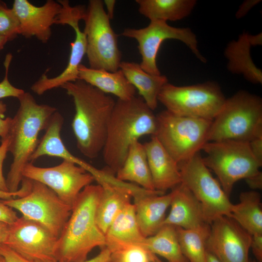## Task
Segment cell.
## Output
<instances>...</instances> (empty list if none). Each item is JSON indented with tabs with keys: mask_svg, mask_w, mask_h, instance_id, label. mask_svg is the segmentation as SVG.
Instances as JSON below:
<instances>
[{
	"mask_svg": "<svg viewBox=\"0 0 262 262\" xmlns=\"http://www.w3.org/2000/svg\"><path fill=\"white\" fill-rule=\"evenodd\" d=\"M226 99L219 85L210 81L182 86L167 82L158 97V101L173 114L211 121Z\"/></svg>",
	"mask_w": 262,
	"mask_h": 262,
	"instance_id": "ba28073f",
	"label": "cell"
},
{
	"mask_svg": "<svg viewBox=\"0 0 262 262\" xmlns=\"http://www.w3.org/2000/svg\"><path fill=\"white\" fill-rule=\"evenodd\" d=\"M9 225L0 222V244L3 243L7 235Z\"/></svg>",
	"mask_w": 262,
	"mask_h": 262,
	"instance_id": "bcb514c9",
	"label": "cell"
},
{
	"mask_svg": "<svg viewBox=\"0 0 262 262\" xmlns=\"http://www.w3.org/2000/svg\"><path fill=\"white\" fill-rule=\"evenodd\" d=\"M121 35L137 41L142 58L140 65L145 71L153 75H161L156 58L161 45L167 39H176L183 42L200 61L206 62L198 49L196 34L189 28L175 27L166 21L153 20L145 28L125 29Z\"/></svg>",
	"mask_w": 262,
	"mask_h": 262,
	"instance_id": "7c38bea8",
	"label": "cell"
},
{
	"mask_svg": "<svg viewBox=\"0 0 262 262\" xmlns=\"http://www.w3.org/2000/svg\"><path fill=\"white\" fill-rule=\"evenodd\" d=\"M115 176L120 181L134 182L146 190H155L145 147L139 141L131 145L122 165Z\"/></svg>",
	"mask_w": 262,
	"mask_h": 262,
	"instance_id": "4316f807",
	"label": "cell"
},
{
	"mask_svg": "<svg viewBox=\"0 0 262 262\" xmlns=\"http://www.w3.org/2000/svg\"><path fill=\"white\" fill-rule=\"evenodd\" d=\"M251 241V235L234 219L222 216L211 224L206 247L220 262H250Z\"/></svg>",
	"mask_w": 262,
	"mask_h": 262,
	"instance_id": "2e32d148",
	"label": "cell"
},
{
	"mask_svg": "<svg viewBox=\"0 0 262 262\" xmlns=\"http://www.w3.org/2000/svg\"><path fill=\"white\" fill-rule=\"evenodd\" d=\"M150 262H164L161 260L156 255L150 253Z\"/></svg>",
	"mask_w": 262,
	"mask_h": 262,
	"instance_id": "681fc988",
	"label": "cell"
},
{
	"mask_svg": "<svg viewBox=\"0 0 262 262\" xmlns=\"http://www.w3.org/2000/svg\"><path fill=\"white\" fill-rule=\"evenodd\" d=\"M125 77L152 111L158 105V97L162 87L168 82L165 75H153L145 71L140 64L121 61L119 66Z\"/></svg>",
	"mask_w": 262,
	"mask_h": 262,
	"instance_id": "484cf974",
	"label": "cell"
},
{
	"mask_svg": "<svg viewBox=\"0 0 262 262\" xmlns=\"http://www.w3.org/2000/svg\"><path fill=\"white\" fill-rule=\"evenodd\" d=\"M178 166L181 183L199 202L210 224L219 217L230 216L233 204L204 164L199 152Z\"/></svg>",
	"mask_w": 262,
	"mask_h": 262,
	"instance_id": "30bf717a",
	"label": "cell"
},
{
	"mask_svg": "<svg viewBox=\"0 0 262 262\" xmlns=\"http://www.w3.org/2000/svg\"><path fill=\"white\" fill-rule=\"evenodd\" d=\"M257 262H262V234L251 235L250 247Z\"/></svg>",
	"mask_w": 262,
	"mask_h": 262,
	"instance_id": "ab89813d",
	"label": "cell"
},
{
	"mask_svg": "<svg viewBox=\"0 0 262 262\" xmlns=\"http://www.w3.org/2000/svg\"><path fill=\"white\" fill-rule=\"evenodd\" d=\"M262 136V100L240 91L226 101L212 121L208 142L234 140L249 142Z\"/></svg>",
	"mask_w": 262,
	"mask_h": 262,
	"instance_id": "5b68a950",
	"label": "cell"
},
{
	"mask_svg": "<svg viewBox=\"0 0 262 262\" xmlns=\"http://www.w3.org/2000/svg\"><path fill=\"white\" fill-rule=\"evenodd\" d=\"M112 259L117 262H150V252L137 245H127L112 250Z\"/></svg>",
	"mask_w": 262,
	"mask_h": 262,
	"instance_id": "1f68e13d",
	"label": "cell"
},
{
	"mask_svg": "<svg viewBox=\"0 0 262 262\" xmlns=\"http://www.w3.org/2000/svg\"><path fill=\"white\" fill-rule=\"evenodd\" d=\"M1 200L5 205L20 212L24 217L45 227L57 238L72 211V207L52 190L34 180H32L31 188L25 196Z\"/></svg>",
	"mask_w": 262,
	"mask_h": 262,
	"instance_id": "8fae6325",
	"label": "cell"
},
{
	"mask_svg": "<svg viewBox=\"0 0 262 262\" xmlns=\"http://www.w3.org/2000/svg\"><path fill=\"white\" fill-rule=\"evenodd\" d=\"M102 191L98 184L87 185L80 192L58 238V262H82L94 248L106 246L105 235L96 221Z\"/></svg>",
	"mask_w": 262,
	"mask_h": 262,
	"instance_id": "277c9868",
	"label": "cell"
},
{
	"mask_svg": "<svg viewBox=\"0 0 262 262\" xmlns=\"http://www.w3.org/2000/svg\"><path fill=\"white\" fill-rule=\"evenodd\" d=\"M112 262H117L116 261L112 259Z\"/></svg>",
	"mask_w": 262,
	"mask_h": 262,
	"instance_id": "816d5d0a",
	"label": "cell"
},
{
	"mask_svg": "<svg viewBox=\"0 0 262 262\" xmlns=\"http://www.w3.org/2000/svg\"><path fill=\"white\" fill-rule=\"evenodd\" d=\"M20 23L12 8L0 0V36L12 41L19 34Z\"/></svg>",
	"mask_w": 262,
	"mask_h": 262,
	"instance_id": "d6a6232c",
	"label": "cell"
},
{
	"mask_svg": "<svg viewBox=\"0 0 262 262\" xmlns=\"http://www.w3.org/2000/svg\"><path fill=\"white\" fill-rule=\"evenodd\" d=\"M6 111V104L0 100V137L1 139L7 137L12 122L11 117L5 118V113Z\"/></svg>",
	"mask_w": 262,
	"mask_h": 262,
	"instance_id": "74e56055",
	"label": "cell"
},
{
	"mask_svg": "<svg viewBox=\"0 0 262 262\" xmlns=\"http://www.w3.org/2000/svg\"><path fill=\"white\" fill-rule=\"evenodd\" d=\"M61 87L73 99L75 113L71 126L77 147L83 156L95 159L102 151L115 101L80 79Z\"/></svg>",
	"mask_w": 262,
	"mask_h": 262,
	"instance_id": "6da1fadb",
	"label": "cell"
},
{
	"mask_svg": "<svg viewBox=\"0 0 262 262\" xmlns=\"http://www.w3.org/2000/svg\"><path fill=\"white\" fill-rule=\"evenodd\" d=\"M0 255L5 262H41L28 259L3 243L0 244Z\"/></svg>",
	"mask_w": 262,
	"mask_h": 262,
	"instance_id": "e575fe53",
	"label": "cell"
},
{
	"mask_svg": "<svg viewBox=\"0 0 262 262\" xmlns=\"http://www.w3.org/2000/svg\"><path fill=\"white\" fill-rule=\"evenodd\" d=\"M18 218V217L13 209L5 205L0 200V222L11 225Z\"/></svg>",
	"mask_w": 262,
	"mask_h": 262,
	"instance_id": "f35d334b",
	"label": "cell"
},
{
	"mask_svg": "<svg viewBox=\"0 0 262 262\" xmlns=\"http://www.w3.org/2000/svg\"><path fill=\"white\" fill-rule=\"evenodd\" d=\"M58 240L45 227L22 216L9 225L3 244L28 259L58 262Z\"/></svg>",
	"mask_w": 262,
	"mask_h": 262,
	"instance_id": "9a60e30c",
	"label": "cell"
},
{
	"mask_svg": "<svg viewBox=\"0 0 262 262\" xmlns=\"http://www.w3.org/2000/svg\"><path fill=\"white\" fill-rule=\"evenodd\" d=\"M248 143L252 154L262 164V136L253 138Z\"/></svg>",
	"mask_w": 262,
	"mask_h": 262,
	"instance_id": "60d3db41",
	"label": "cell"
},
{
	"mask_svg": "<svg viewBox=\"0 0 262 262\" xmlns=\"http://www.w3.org/2000/svg\"><path fill=\"white\" fill-rule=\"evenodd\" d=\"M12 57L11 53H8L4 62L5 75L3 80L0 82V99L7 97L18 98L25 92L23 89L13 86L8 80V71Z\"/></svg>",
	"mask_w": 262,
	"mask_h": 262,
	"instance_id": "836d02e7",
	"label": "cell"
},
{
	"mask_svg": "<svg viewBox=\"0 0 262 262\" xmlns=\"http://www.w3.org/2000/svg\"><path fill=\"white\" fill-rule=\"evenodd\" d=\"M9 139L8 137L1 139L0 145V190L9 192L7 188L6 179L3 174V164L8 152Z\"/></svg>",
	"mask_w": 262,
	"mask_h": 262,
	"instance_id": "d590c367",
	"label": "cell"
},
{
	"mask_svg": "<svg viewBox=\"0 0 262 262\" xmlns=\"http://www.w3.org/2000/svg\"><path fill=\"white\" fill-rule=\"evenodd\" d=\"M262 33L252 35L244 33L237 40L230 42L224 51L228 70L233 74H242L253 83L262 84V71L256 67L250 56L251 47L262 45Z\"/></svg>",
	"mask_w": 262,
	"mask_h": 262,
	"instance_id": "603a6c76",
	"label": "cell"
},
{
	"mask_svg": "<svg viewBox=\"0 0 262 262\" xmlns=\"http://www.w3.org/2000/svg\"><path fill=\"white\" fill-rule=\"evenodd\" d=\"M22 176L46 185L72 208L82 189L95 180L83 168L66 160L49 167L29 163L23 169Z\"/></svg>",
	"mask_w": 262,
	"mask_h": 262,
	"instance_id": "5bb4252c",
	"label": "cell"
},
{
	"mask_svg": "<svg viewBox=\"0 0 262 262\" xmlns=\"http://www.w3.org/2000/svg\"><path fill=\"white\" fill-rule=\"evenodd\" d=\"M78 77L107 94L115 96L119 99L128 100L135 96L136 89L120 69L111 72L93 69L81 64L78 68Z\"/></svg>",
	"mask_w": 262,
	"mask_h": 262,
	"instance_id": "cb8c5ba5",
	"label": "cell"
},
{
	"mask_svg": "<svg viewBox=\"0 0 262 262\" xmlns=\"http://www.w3.org/2000/svg\"><path fill=\"white\" fill-rule=\"evenodd\" d=\"M205 165L218 178L223 191L229 197L234 185L260 171L262 164L252 154L248 142L234 140L208 142L202 149Z\"/></svg>",
	"mask_w": 262,
	"mask_h": 262,
	"instance_id": "52a82bcc",
	"label": "cell"
},
{
	"mask_svg": "<svg viewBox=\"0 0 262 262\" xmlns=\"http://www.w3.org/2000/svg\"><path fill=\"white\" fill-rule=\"evenodd\" d=\"M62 115L56 111L51 116L46 129V132L39 141L38 146L30 159L33 162L43 156L56 157L75 164L91 174L95 180L101 175V170L98 169L86 162L75 156L66 148L61 137V131L64 123Z\"/></svg>",
	"mask_w": 262,
	"mask_h": 262,
	"instance_id": "7402d4cb",
	"label": "cell"
},
{
	"mask_svg": "<svg viewBox=\"0 0 262 262\" xmlns=\"http://www.w3.org/2000/svg\"><path fill=\"white\" fill-rule=\"evenodd\" d=\"M21 187L15 192H5L0 190V198L2 200H8L21 197L27 194L31 187V181L26 179H24L21 183Z\"/></svg>",
	"mask_w": 262,
	"mask_h": 262,
	"instance_id": "8d00e7d4",
	"label": "cell"
},
{
	"mask_svg": "<svg viewBox=\"0 0 262 262\" xmlns=\"http://www.w3.org/2000/svg\"><path fill=\"white\" fill-rule=\"evenodd\" d=\"M102 188L96 212V221L105 234L111 224L131 198L146 189L129 182L118 180L111 174L98 183Z\"/></svg>",
	"mask_w": 262,
	"mask_h": 262,
	"instance_id": "ac0fdd59",
	"label": "cell"
},
{
	"mask_svg": "<svg viewBox=\"0 0 262 262\" xmlns=\"http://www.w3.org/2000/svg\"><path fill=\"white\" fill-rule=\"evenodd\" d=\"M0 262H5L4 258L0 255Z\"/></svg>",
	"mask_w": 262,
	"mask_h": 262,
	"instance_id": "f907efd6",
	"label": "cell"
},
{
	"mask_svg": "<svg viewBox=\"0 0 262 262\" xmlns=\"http://www.w3.org/2000/svg\"><path fill=\"white\" fill-rule=\"evenodd\" d=\"M140 14L150 21H175L188 16L194 8L195 0H136Z\"/></svg>",
	"mask_w": 262,
	"mask_h": 262,
	"instance_id": "83f0119b",
	"label": "cell"
},
{
	"mask_svg": "<svg viewBox=\"0 0 262 262\" xmlns=\"http://www.w3.org/2000/svg\"><path fill=\"white\" fill-rule=\"evenodd\" d=\"M257 262L256 260H254V261H251V262Z\"/></svg>",
	"mask_w": 262,
	"mask_h": 262,
	"instance_id": "f5cc1de1",
	"label": "cell"
},
{
	"mask_svg": "<svg viewBox=\"0 0 262 262\" xmlns=\"http://www.w3.org/2000/svg\"><path fill=\"white\" fill-rule=\"evenodd\" d=\"M251 235L262 234V206L256 191L240 194L239 202L233 204L230 216Z\"/></svg>",
	"mask_w": 262,
	"mask_h": 262,
	"instance_id": "f1b7e54d",
	"label": "cell"
},
{
	"mask_svg": "<svg viewBox=\"0 0 262 262\" xmlns=\"http://www.w3.org/2000/svg\"><path fill=\"white\" fill-rule=\"evenodd\" d=\"M8 41H9L6 38L0 36V51L3 49L4 46Z\"/></svg>",
	"mask_w": 262,
	"mask_h": 262,
	"instance_id": "c3c4849f",
	"label": "cell"
},
{
	"mask_svg": "<svg viewBox=\"0 0 262 262\" xmlns=\"http://www.w3.org/2000/svg\"><path fill=\"white\" fill-rule=\"evenodd\" d=\"M169 214L164 225H170L186 229L208 228V221L203 208L191 192L181 183L174 189Z\"/></svg>",
	"mask_w": 262,
	"mask_h": 262,
	"instance_id": "ffe728a7",
	"label": "cell"
},
{
	"mask_svg": "<svg viewBox=\"0 0 262 262\" xmlns=\"http://www.w3.org/2000/svg\"><path fill=\"white\" fill-rule=\"evenodd\" d=\"M206 262H220L218 260L211 252L207 250Z\"/></svg>",
	"mask_w": 262,
	"mask_h": 262,
	"instance_id": "7dc6e473",
	"label": "cell"
},
{
	"mask_svg": "<svg viewBox=\"0 0 262 262\" xmlns=\"http://www.w3.org/2000/svg\"><path fill=\"white\" fill-rule=\"evenodd\" d=\"M12 8L20 23L19 34L27 38L34 36L46 43L51 37V26L55 24L62 6L54 0H48L41 6L27 0H15Z\"/></svg>",
	"mask_w": 262,
	"mask_h": 262,
	"instance_id": "e0dca14e",
	"label": "cell"
},
{
	"mask_svg": "<svg viewBox=\"0 0 262 262\" xmlns=\"http://www.w3.org/2000/svg\"><path fill=\"white\" fill-rule=\"evenodd\" d=\"M61 5L60 13L56 18L55 24L67 25L75 32V39L70 44L71 49L66 67L59 75L49 78L46 72L31 87L32 91L38 95L54 88L61 87L64 84L79 79L78 68L86 52V35L79 27V21L82 20L86 7L78 5L72 6L67 0H57Z\"/></svg>",
	"mask_w": 262,
	"mask_h": 262,
	"instance_id": "4fadbf2b",
	"label": "cell"
},
{
	"mask_svg": "<svg viewBox=\"0 0 262 262\" xmlns=\"http://www.w3.org/2000/svg\"><path fill=\"white\" fill-rule=\"evenodd\" d=\"M174 193V189L167 194L146 190L133 196L136 220L145 238L154 235L164 225Z\"/></svg>",
	"mask_w": 262,
	"mask_h": 262,
	"instance_id": "d6986e66",
	"label": "cell"
},
{
	"mask_svg": "<svg viewBox=\"0 0 262 262\" xmlns=\"http://www.w3.org/2000/svg\"><path fill=\"white\" fill-rule=\"evenodd\" d=\"M260 2V0H245L240 6L238 11L236 13V17L240 18L244 16L255 5Z\"/></svg>",
	"mask_w": 262,
	"mask_h": 262,
	"instance_id": "7bdbcfd3",
	"label": "cell"
},
{
	"mask_svg": "<svg viewBox=\"0 0 262 262\" xmlns=\"http://www.w3.org/2000/svg\"><path fill=\"white\" fill-rule=\"evenodd\" d=\"M82 20L85 23L83 32L86 38V54L89 67L117 71L121 62L122 53L103 1L89 0Z\"/></svg>",
	"mask_w": 262,
	"mask_h": 262,
	"instance_id": "9c48e42d",
	"label": "cell"
},
{
	"mask_svg": "<svg viewBox=\"0 0 262 262\" xmlns=\"http://www.w3.org/2000/svg\"><path fill=\"white\" fill-rule=\"evenodd\" d=\"M210 227L200 229H186L176 227L181 251L189 262H206V243Z\"/></svg>",
	"mask_w": 262,
	"mask_h": 262,
	"instance_id": "4dcf8cb0",
	"label": "cell"
},
{
	"mask_svg": "<svg viewBox=\"0 0 262 262\" xmlns=\"http://www.w3.org/2000/svg\"><path fill=\"white\" fill-rule=\"evenodd\" d=\"M248 187L253 191L262 189V173L259 171L256 174L246 179Z\"/></svg>",
	"mask_w": 262,
	"mask_h": 262,
	"instance_id": "ee69618b",
	"label": "cell"
},
{
	"mask_svg": "<svg viewBox=\"0 0 262 262\" xmlns=\"http://www.w3.org/2000/svg\"><path fill=\"white\" fill-rule=\"evenodd\" d=\"M144 247L168 262H189L181 251L176 227L172 225H164L154 235L146 238Z\"/></svg>",
	"mask_w": 262,
	"mask_h": 262,
	"instance_id": "f546056e",
	"label": "cell"
},
{
	"mask_svg": "<svg viewBox=\"0 0 262 262\" xmlns=\"http://www.w3.org/2000/svg\"><path fill=\"white\" fill-rule=\"evenodd\" d=\"M156 128V115L141 97L118 99L111 115L102 151L107 169L115 175L131 145L142 136H154Z\"/></svg>",
	"mask_w": 262,
	"mask_h": 262,
	"instance_id": "7a4b0ae2",
	"label": "cell"
},
{
	"mask_svg": "<svg viewBox=\"0 0 262 262\" xmlns=\"http://www.w3.org/2000/svg\"><path fill=\"white\" fill-rule=\"evenodd\" d=\"M143 145L155 190L165 193L180 185L181 178L178 164L157 138L152 136Z\"/></svg>",
	"mask_w": 262,
	"mask_h": 262,
	"instance_id": "44dd1931",
	"label": "cell"
},
{
	"mask_svg": "<svg viewBox=\"0 0 262 262\" xmlns=\"http://www.w3.org/2000/svg\"><path fill=\"white\" fill-rule=\"evenodd\" d=\"M19 106L12 122L8 135V152L13 161L6 178L8 191L15 192L23 179L22 171L30 162L38 143L40 132L46 130L52 115L53 106L38 104L33 95L25 92L18 98Z\"/></svg>",
	"mask_w": 262,
	"mask_h": 262,
	"instance_id": "3957f363",
	"label": "cell"
},
{
	"mask_svg": "<svg viewBox=\"0 0 262 262\" xmlns=\"http://www.w3.org/2000/svg\"><path fill=\"white\" fill-rule=\"evenodd\" d=\"M105 235L106 246L110 250L127 245L144 247L146 238L139 228L133 204L130 202L123 208L111 224Z\"/></svg>",
	"mask_w": 262,
	"mask_h": 262,
	"instance_id": "d4e9b609",
	"label": "cell"
},
{
	"mask_svg": "<svg viewBox=\"0 0 262 262\" xmlns=\"http://www.w3.org/2000/svg\"><path fill=\"white\" fill-rule=\"evenodd\" d=\"M155 135L178 163L186 161L208 142L212 121L173 114L167 110L156 115Z\"/></svg>",
	"mask_w": 262,
	"mask_h": 262,
	"instance_id": "8992f818",
	"label": "cell"
},
{
	"mask_svg": "<svg viewBox=\"0 0 262 262\" xmlns=\"http://www.w3.org/2000/svg\"><path fill=\"white\" fill-rule=\"evenodd\" d=\"M112 252L106 246L102 248L100 252L96 256L88 260L82 262H112Z\"/></svg>",
	"mask_w": 262,
	"mask_h": 262,
	"instance_id": "b9f144b4",
	"label": "cell"
},
{
	"mask_svg": "<svg viewBox=\"0 0 262 262\" xmlns=\"http://www.w3.org/2000/svg\"><path fill=\"white\" fill-rule=\"evenodd\" d=\"M103 3L105 4L107 12L106 14L108 16L110 19L113 18L114 16V8L116 3L115 0H105L103 1Z\"/></svg>",
	"mask_w": 262,
	"mask_h": 262,
	"instance_id": "f6af8a7d",
	"label": "cell"
}]
</instances>
